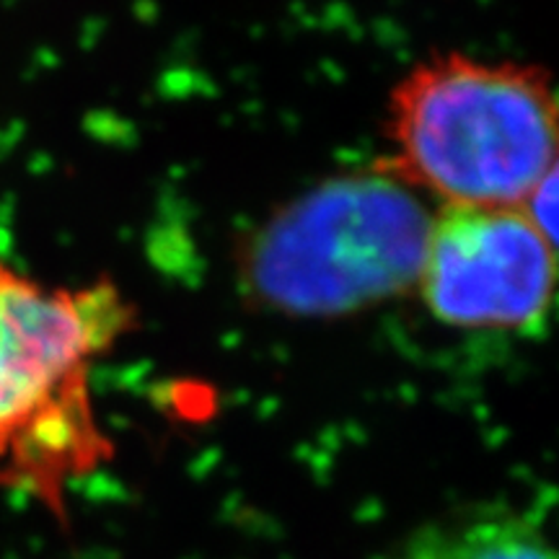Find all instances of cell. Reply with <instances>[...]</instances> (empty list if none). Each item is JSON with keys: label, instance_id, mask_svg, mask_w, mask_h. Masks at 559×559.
Segmentation results:
<instances>
[{"label": "cell", "instance_id": "cell-1", "mask_svg": "<svg viewBox=\"0 0 559 559\" xmlns=\"http://www.w3.org/2000/svg\"><path fill=\"white\" fill-rule=\"evenodd\" d=\"M132 319L111 280L47 288L0 260V487L66 513L70 485L111 453L91 370Z\"/></svg>", "mask_w": 559, "mask_h": 559}, {"label": "cell", "instance_id": "cell-2", "mask_svg": "<svg viewBox=\"0 0 559 559\" xmlns=\"http://www.w3.org/2000/svg\"><path fill=\"white\" fill-rule=\"evenodd\" d=\"M389 156L376 169L443 207H521L557 169L549 73L461 52L417 62L396 83Z\"/></svg>", "mask_w": 559, "mask_h": 559}, {"label": "cell", "instance_id": "cell-3", "mask_svg": "<svg viewBox=\"0 0 559 559\" xmlns=\"http://www.w3.org/2000/svg\"><path fill=\"white\" fill-rule=\"evenodd\" d=\"M432 215L379 169L277 210L239 251L243 288L293 317H337L417 288Z\"/></svg>", "mask_w": 559, "mask_h": 559}, {"label": "cell", "instance_id": "cell-4", "mask_svg": "<svg viewBox=\"0 0 559 559\" xmlns=\"http://www.w3.org/2000/svg\"><path fill=\"white\" fill-rule=\"evenodd\" d=\"M555 272V241L521 207H440L417 290L456 330L528 332L547 317Z\"/></svg>", "mask_w": 559, "mask_h": 559}, {"label": "cell", "instance_id": "cell-5", "mask_svg": "<svg viewBox=\"0 0 559 559\" xmlns=\"http://www.w3.org/2000/svg\"><path fill=\"white\" fill-rule=\"evenodd\" d=\"M391 559H557L539 523L515 513L449 519L419 528Z\"/></svg>", "mask_w": 559, "mask_h": 559}, {"label": "cell", "instance_id": "cell-6", "mask_svg": "<svg viewBox=\"0 0 559 559\" xmlns=\"http://www.w3.org/2000/svg\"><path fill=\"white\" fill-rule=\"evenodd\" d=\"M526 218L534 223L536 228L547 236L549 241H555V228H557V169L549 171L542 179V185L528 194V200L521 205Z\"/></svg>", "mask_w": 559, "mask_h": 559}]
</instances>
